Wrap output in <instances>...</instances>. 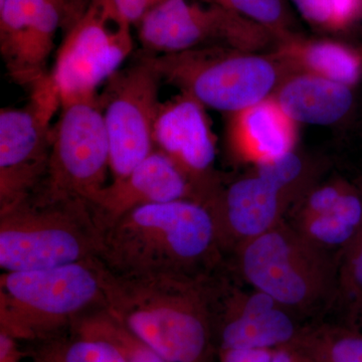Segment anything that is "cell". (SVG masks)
I'll list each match as a JSON object with an SVG mask.
<instances>
[{
  "label": "cell",
  "instance_id": "1",
  "mask_svg": "<svg viewBox=\"0 0 362 362\" xmlns=\"http://www.w3.org/2000/svg\"><path fill=\"white\" fill-rule=\"evenodd\" d=\"M98 261L105 308L168 362H213L221 289L207 275H126Z\"/></svg>",
  "mask_w": 362,
  "mask_h": 362
},
{
  "label": "cell",
  "instance_id": "2",
  "mask_svg": "<svg viewBox=\"0 0 362 362\" xmlns=\"http://www.w3.org/2000/svg\"><path fill=\"white\" fill-rule=\"evenodd\" d=\"M221 250L211 211L192 199L137 207L102 230L97 259L118 274L206 275Z\"/></svg>",
  "mask_w": 362,
  "mask_h": 362
},
{
  "label": "cell",
  "instance_id": "3",
  "mask_svg": "<svg viewBox=\"0 0 362 362\" xmlns=\"http://www.w3.org/2000/svg\"><path fill=\"white\" fill-rule=\"evenodd\" d=\"M102 232L83 199L37 194L0 211V266L4 272L45 270L98 258Z\"/></svg>",
  "mask_w": 362,
  "mask_h": 362
},
{
  "label": "cell",
  "instance_id": "4",
  "mask_svg": "<svg viewBox=\"0 0 362 362\" xmlns=\"http://www.w3.org/2000/svg\"><path fill=\"white\" fill-rule=\"evenodd\" d=\"M105 306L97 258L0 277V332L16 340L52 337Z\"/></svg>",
  "mask_w": 362,
  "mask_h": 362
},
{
  "label": "cell",
  "instance_id": "5",
  "mask_svg": "<svg viewBox=\"0 0 362 362\" xmlns=\"http://www.w3.org/2000/svg\"><path fill=\"white\" fill-rule=\"evenodd\" d=\"M144 56L162 81L228 115L273 97L290 74L271 52L225 47Z\"/></svg>",
  "mask_w": 362,
  "mask_h": 362
},
{
  "label": "cell",
  "instance_id": "6",
  "mask_svg": "<svg viewBox=\"0 0 362 362\" xmlns=\"http://www.w3.org/2000/svg\"><path fill=\"white\" fill-rule=\"evenodd\" d=\"M240 275L292 311L311 310L337 290L338 267L283 221L235 250Z\"/></svg>",
  "mask_w": 362,
  "mask_h": 362
},
{
  "label": "cell",
  "instance_id": "7",
  "mask_svg": "<svg viewBox=\"0 0 362 362\" xmlns=\"http://www.w3.org/2000/svg\"><path fill=\"white\" fill-rule=\"evenodd\" d=\"M109 171L110 144L100 94L61 102L52 125L49 168L33 194L89 204L106 187Z\"/></svg>",
  "mask_w": 362,
  "mask_h": 362
},
{
  "label": "cell",
  "instance_id": "8",
  "mask_svg": "<svg viewBox=\"0 0 362 362\" xmlns=\"http://www.w3.org/2000/svg\"><path fill=\"white\" fill-rule=\"evenodd\" d=\"M146 54H177L207 47L269 52L277 37L261 25L216 4L164 0L137 23Z\"/></svg>",
  "mask_w": 362,
  "mask_h": 362
},
{
  "label": "cell",
  "instance_id": "9",
  "mask_svg": "<svg viewBox=\"0 0 362 362\" xmlns=\"http://www.w3.org/2000/svg\"><path fill=\"white\" fill-rule=\"evenodd\" d=\"M61 99L51 76L30 88L20 108L0 111V211L35 194L47 175L52 120Z\"/></svg>",
  "mask_w": 362,
  "mask_h": 362
},
{
  "label": "cell",
  "instance_id": "10",
  "mask_svg": "<svg viewBox=\"0 0 362 362\" xmlns=\"http://www.w3.org/2000/svg\"><path fill=\"white\" fill-rule=\"evenodd\" d=\"M161 82L153 66L141 56L105 83L100 100L110 144L112 181L129 175L156 150Z\"/></svg>",
  "mask_w": 362,
  "mask_h": 362
},
{
  "label": "cell",
  "instance_id": "11",
  "mask_svg": "<svg viewBox=\"0 0 362 362\" xmlns=\"http://www.w3.org/2000/svg\"><path fill=\"white\" fill-rule=\"evenodd\" d=\"M132 51L131 28L109 23L90 4L66 30L49 71L61 102L97 93Z\"/></svg>",
  "mask_w": 362,
  "mask_h": 362
},
{
  "label": "cell",
  "instance_id": "12",
  "mask_svg": "<svg viewBox=\"0 0 362 362\" xmlns=\"http://www.w3.org/2000/svg\"><path fill=\"white\" fill-rule=\"evenodd\" d=\"M156 149L170 159L206 204L221 185L216 175V139L206 107L180 92L161 102L154 128Z\"/></svg>",
  "mask_w": 362,
  "mask_h": 362
},
{
  "label": "cell",
  "instance_id": "13",
  "mask_svg": "<svg viewBox=\"0 0 362 362\" xmlns=\"http://www.w3.org/2000/svg\"><path fill=\"white\" fill-rule=\"evenodd\" d=\"M64 16L54 0H0V52L13 82L32 88L49 75Z\"/></svg>",
  "mask_w": 362,
  "mask_h": 362
},
{
  "label": "cell",
  "instance_id": "14",
  "mask_svg": "<svg viewBox=\"0 0 362 362\" xmlns=\"http://www.w3.org/2000/svg\"><path fill=\"white\" fill-rule=\"evenodd\" d=\"M295 313L256 289L223 290L216 322L218 350L292 346L304 328L297 322Z\"/></svg>",
  "mask_w": 362,
  "mask_h": 362
},
{
  "label": "cell",
  "instance_id": "15",
  "mask_svg": "<svg viewBox=\"0 0 362 362\" xmlns=\"http://www.w3.org/2000/svg\"><path fill=\"white\" fill-rule=\"evenodd\" d=\"M211 211L221 249L237 250L284 220L294 204L255 169L228 185L221 183L204 204Z\"/></svg>",
  "mask_w": 362,
  "mask_h": 362
},
{
  "label": "cell",
  "instance_id": "16",
  "mask_svg": "<svg viewBox=\"0 0 362 362\" xmlns=\"http://www.w3.org/2000/svg\"><path fill=\"white\" fill-rule=\"evenodd\" d=\"M181 199L197 202L194 185L165 154L156 149L129 175L100 190L89 204L102 232L137 207Z\"/></svg>",
  "mask_w": 362,
  "mask_h": 362
},
{
  "label": "cell",
  "instance_id": "17",
  "mask_svg": "<svg viewBox=\"0 0 362 362\" xmlns=\"http://www.w3.org/2000/svg\"><path fill=\"white\" fill-rule=\"evenodd\" d=\"M293 207L290 225L328 254H342L361 232L362 188L346 180L317 182Z\"/></svg>",
  "mask_w": 362,
  "mask_h": 362
},
{
  "label": "cell",
  "instance_id": "18",
  "mask_svg": "<svg viewBox=\"0 0 362 362\" xmlns=\"http://www.w3.org/2000/svg\"><path fill=\"white\" fill-rule=\"evenodd\" d=\"M228 116V146L239 161L258 166L296 148L299 125L274 97Z\"/></svg>",
  "mask_w": 362,
  "mask_h": 362
},
{
  "label": "cell",
  "instance_id": "19",
  "mask_svg": "<svg viewBox=\"0 0 362 362\" xmlns=\"http://www.w3.org/2000/svg\"><path fill=\"white\" fill-rule=\"evenodd\" d=\"M273 97L298 125H337L356 104L354 88L305 73L288 74Z\"/></svg>",
  "mask_w": 362,
  "mask_h": 362
},
{
  "label": "cell",
  "instance_id": "20",
  "mask_svg": "<svg viewBox=\"0 0 362 362\" xmlns=\"http://www.w3.org/2000/svg\"><path fill=\"white\" fill-rule=\"evenodd\" d=\"M289 73H305L354 88L362 78V54L338 40L299 33L279 40L270 52Z\"/></svg>",
  "mask_w": 362,
  "mask_h": 362
},
{
  "label": "cell",
  "instance_id": "21",
  "mask_svg": "<svg viewBox=\"0 0 362 362\" xmlns=\"http://www.w3.org/2000/svg\"><path fill=\"white\" fill-rule=\"evenodd\" d=\"M73 327L77 337L108 343L125 362H168L105 307L81 317Z\"/></svg>",
  "mask_w": 362,
  "mask_h": 362
},
{
  "label": "cell",
  "instance_id": "22",
  "mask_svg": "<svg viewBox=\"0 0 362 362\" xmlns=\"http://www.w3.org/2000/svg\"><path fill=\"white\" fill-rule=\"evenodd\" d=\"M290 347L309 362H362V334L339 326L304 327Z\"/></svg>",
  "mask_w": 362,
  "mask_h": 362
},
{
  "label": "cell",
  "instance_id": "23",
  "mask_svg": "<svg viewBox=\"0 0 362 362\" xmlns=\"http://www.w3.org/2000/svg\"><path fill=\"white\" fill-rule=\"evenodd\" d=\"M255 170L277 185L295 204L317 183L319 168L295 148L275 160L254 166Z\"/></svg>",
  "mask_w": 362,
  "mask_h": 362
},
{
  "label": "cell",
  "instance_id": "24",
  "mask_svg": "<svg viewBox=\"0 0 362 362\" xmlns=\"http://www.w3.org/2000/svg\"><path fill=\"white\" fill-rule=\"evenodd\" d=\"M214 2L266 28L278 40L297 33L286 0H214Z\"/></svg>",
  "mask_w": 362,
  "mask_h": 362
},
{
  "label": "cell",
  "instance_id": "25",
  "mask_svg": "<svg viewBox=\"0 0 362 362\" xmlns=\"http://www.w3.org/2000/svg\"><path fill=\"white\" fill-rule=\"evenodd\" d=\"M337 290L349 301L362 307V230L341 254Z\"/></svg>",
  "mask_w": 362,
  "mask_h": 362
},
{
  "label": "cell",
  "instance_id": "26",
  "mask_svg": "<svg viewBox=\"0 0 362 362\" xmlns=\"http://www.w3.org/2000/svg\"><path fill=\"white\" fill-rule=\"evenodd\" d=\"M307 23L320 32L346 30L340 11V0H290Z\"/></svg>",
  "mask_w": 362,
  "mask_h": 362
},
{
  "label": "cell",
  "instance_id": "27",
  "mask_svg": "<svg viewBox=\"0 0 362 362\" xmlns=\"http://www.w3.org/2000/svg\"><path fill=\"white\" fill-rule=\"evenodd\" d=\"M164 0H90L109 23L122 28H132Z\"/></svg>",
  "mask_w": 362,
  "mask_h": 362
},
{
  "label": "cell",
  "instance_id": "28",
  "mask_svg": "<svg viewBox=\"0 0 362 362\" xmlns=\"http://www.w3.org/2000/svg\"><path fill=\"white\" fill-rule=\"evenodd\" d=\"M65 362H125L108 343L77 337L65 350Z\"/></svg>",
  "mask_w": 362,
  "mask_h": 362
},
{
  "label": "cell",
  "instance_id": "29",
  "mask_svg": "<svg viewBox=\"0 0 362 362\" xmlns=\"http://www.w3.org/2000/svg\"><path fill=\"white\" fill-rule=\"evenodd\" d=\"M275 350L228 349L218 350L220 362H271Z\"/></svg>",
  "mask_w": 362,
  "mask_h": 362
},
{
  "label": "cell",
  "instance_id": "30",
  "mask_svg": "<svg viewBox=\"0 0 362 362\" xmlns=\"http://www.w3.org/2000/svg\"><path fill=\"white\" fill-rule=\"evenodd\" d=\"M271 362H309L308 359L293 347L277 349Z\"/></svg>",
  "mask_w": 362,
  "mask_h": 362
},
{
  "label": "cell",
  "instance_id": "31",
  "mask_svg": "<svg viewBox=\"0 0 362 362\" xmlns=\"http://www.w3.org/2000/svg\"><path fill=\"white\" fill-rule=\"evenodd\" d=\"M66 347V345H52L40 354L37 362H65Z\"/></svg>",
  "mask_w": 362,
  "mask_h": 362
}]
</instances>
